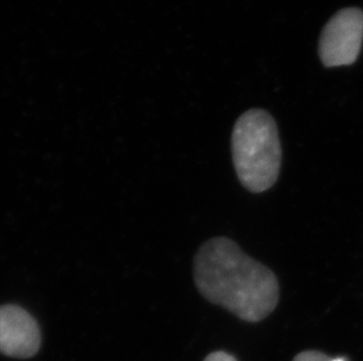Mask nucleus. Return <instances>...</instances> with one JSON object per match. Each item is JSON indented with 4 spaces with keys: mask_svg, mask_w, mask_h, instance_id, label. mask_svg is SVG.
<instances>
[{
    "mask_svg": "<svg viewBox=\"0 0 363 361\" xmlns=\"http://www.w3.org/2000/svg\"><path fill=\"white\" fill-rule=\"evenodd\" d=\"M194 280L206 299L250 323L268 317L279 303L274 273L226 237L209 239L200 248Z\"/></svg>",
    "mask_w": 363,
    "mask_h": 361,
    "instance_id": "f257e3e1",
    "label": "nucleus"
},
{
    "mask_svg": "<svg viewBox=\"0 0 363 361\" xmlns=\"http://www.w3.org/2000/svg\"><path fill=\"white\" fill-rule=\"evenodd\" d=\"M232 155L238 178L252 193L274 185L281 167V144L274 119L250 109L238 119L232 134Z\"/></svg>",
    "mask_w": 363,
    "mask_h": 361,
    "instance_id": "f03ea898",
    "label": "nucleus"
},
{
    "mask_svg": "<svg viewBox=\"0 0 363 361\" xmlns=\"http://www.w3.org/2000/svg\"><path fill=\"white\" fill-rule=\"evenodd\" d=\"M363 41V11L355 7L337 12L320 37L319 55L325 67L352 65Z\"/></svg>",
    "mask_w": 363,
    "mask_h": 361,
    "instance_id": "7ed1b4c3",
    "label": "nucleus"
},
{
    "mask_svg": "<svg viewBox=\"0 0 363 361\" xmlns=\"http://www.w3.org/2000/svg\"><path fill=\"white\" fill-rule=\"evenodd\" d=\"M40 345V328L28 311L12 304L0 306V353L11 358H32Z\"/></svg>",
    "mask_w": 363,
    "mask_h": 361,
    "instance_id": "20e7f679",
    "label": "nucleus"
},
{
    "mask_svg": "<svg viewBox=\"0 0 363 361\" xmlns=\"http://www.w3.org/2000/svg\"><path fill=\"white\" fill-rule=\"evenodd\" d=\"M332 358H329L327 355H323L321 352L318 351H305L298 353L293 361H330Z\"/></svg>",
    "mask_w": 363,
    "mask_h": 361,
    "instance_id": "39448f33",
    "label": "nucleus"
},
{
    "mask_svg": "<svg viewBox=\"0 0 363 361\" xmlns=\"http://www.w3.org/2000/svg\"><path fill=\"white\" fill-rule=\"evenodd\" d=\"M203 361H238L233 355H228L226 352H213Z\"/></svg>",
    "mask_w": 363,
    "mask_h": 361,
    "instance_id": "423d86ee",
    "label": "nucleus"
}]
</instances>
